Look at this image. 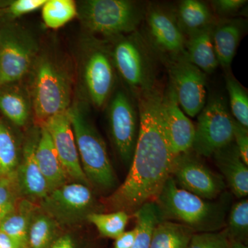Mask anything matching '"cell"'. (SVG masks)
I'll return each instance as SVG.
<instances>
[{
	"label": "cell",
	"mask_w": 248,
	"mask_h": 248,
	"mask_svg": "<svg viewBox=\"0 0 248 248\" xmlns=\"http://www.w3.org/2000/svg\"><path fill=\"white\" fill-rule=\"evenodd\" d=\"M226 88L229 94L230 104L234 120L248 128V97L247 92L234 77L227 76Z\"/></svg>",
	"instance_id": "obj_32"
},
{
	"label": "cell",
	"mask_w": 248,
	"mask_h": 248,
	"mask_svg": "<svg viewBox=\"0 0 248 248\" xmlns=\"http://www.w3.org/2000/svg\"><path fill=\"white\" fill-rule=\"evenodd\" d=\"M68 112L85 175L99 190H112L117 179L105 142L79 108H69Z\"/></svg>",
	"instance_id": "obj_3"
},
{
	"label": "cell",
	"mask_w": 248,
	"mask_h": 248,
	"mask_svg": "<svg viewBox=\"0 0 248 248\" xmlns=\"http://www.w3.org/2000/svg\"><path fill=\"white\" fill-rule=\"evenodd\" d=\"M234 143L244 162L248 166V130L234 120Z\"/></svg>",
	"instance_id": "obj_36"
},
{
	"label": "cell",
	"mask_w": 248,
	"mask_h": 248,
	"mask_svg": "<svg viewBox=\"0 0 248 248\" xmlns=\"http://www.w3.org/2000/svg\"><path fill=\"white\" fill-rule=\"evenodd\" d=\"M42 125L50 134L54 146L68 177L89 186L90 183L80 163L74 132L68 110L50 117Z\"/></svg>",
	"instance_id": "obj_13"
},
{
	"label": "cell",
	"mask_w": 248,
	"mask_h": 248,
	"mask_svg": "<svg viewBox=\"0 0 248 248\" xmlns=\"http://www.w3.org/2000/svg\"><path fill=\"white\" fill-rule=\"evenodd\" d=\"M218 201L203 200L178 187L170 176L154 202L163 221L179 223L194 233L215 232L224 229L230 197Z\"/></svg>",
	"instance_id": "obj_2"
},
{
	"label": "cell",
	"mask_w": 248,
	"mask_h": 248,
	"mask_svg": "<svg viewBox=\"0 0 248 248\" xmlns=\"http://www.w3.org/2000/svg\"><path fill=\"white\" fill-rule=\"evenodd\" d=\"M49 248H74V246L71 236L66 235L59 238Z\"/></svg>",
	"instance_id": "obj_39"
},
{
	"label": "cell",
	"mask_w": 248,
	"mask_h": 248,
	"mask_svg": "<svg viewBox=\"0 0 248 248\" xmlns=\"http://www.w3.org/2000/svg\"><path fill=\"white\" fill-rule=\"evenodd\" d=\"M29 103L18 90H0V111L13 123L23 126L29 116Z\"/></svg>",
	"instance_id": "obj_26"
},
{
	"label": "cell",
	"mask_w": 248,
	"mask_h": 248,
	"mask_svg": "<svg viewBox=\"0 0 248 248\" xmlns=\"http://www.w3.org/2000/svg\"><path fill=\"white\" fill-rule=\"evenodd\" d=\"M34 213L35 207L32 203L23 200L0 223V231L7 235L18 248H28V235Z\"/></svg>",
	"instance_id": "obj_22"
},
{
	"label": "cell",
	"mask_w": 248,
	"mask_h": 248,
	"mask_svg": "<svg viewBox=\"0 0 248 248\" xmlns=\"http://www.w3.org/2000/svg\"><path fill=\"white\" fill-rule=\"evenodd\" d=\"M42 7L44 22L51 29L63 27L78 14L76 3L72 0H49Z\"/></svg>",
	"instance_id": "obj_29"
},
{
	"label": "cell",
	"mask_w": 248,
	"mask_h": 248,
	"mask_svg": "<svg viewBox=\"0 0 248 248\" xmlns=\"http://www.w3.org/2000/svg\"><path fill=\"white\" fill-rule=\"evenodd\" d=\"M193 234L182 224L161 221L153 230L149 248H187Z\"/></svg>",
	"instance_id": "obj_23"
},
{
	"label": "cell",
	"mask_w": 248,
	"mask_h": 248,
	"mask_svg": "<svg viewBox=\"0 0 248 248\" xmlns=\"http://www.w3.org/2000/svg\"><path fill=\"white\" fill-rule=\"evenodd\" d=\"M46 210L62 221L87 216L94 201L89 186L79 182L65 184L50 191L42 201Z\"/></svg>",
	"instance_id": "obj_11"
},
{
	"label": "cell",
	"mask_w": 248,
	"mask_h": 248,
	"mask_svg": "<svg viewBox=\"0 0 248 248\" xmlns=\"http://www.w3.org/2000/svg\"><path fill=\"white\" fill-rule=\"evenodd\" d=\"M139 112L123 91L115 93L109 108L111 136L121 159L128 164L132 159L138 140Z\"/></svg>",
	"instance_id": "obj_10"
},
{
	"label": "cell",
	"mask_w": 248,
	"mask_h": 248,
	"mask_svg": "<svg viewBox=\"0 0 248 248\" xmlns=\"http://www.w3.org/2000/svg\"><path fill=\"white\" fill-rule=\"evenodd\" d=\"M162 118L166 138L174 156L191 151L195 137V125L179 108L171 87L163 95Z\"/></svg>",
	"instance_id": "obj_15"
},
{
	"label": "cell",
	"mask_w": 248,
	"mask_h": 248,
	"mask_svg": "<svg viewBox=\"0 0 248 248\" xmlns=\"http://www.w3.org/2000/svg\"><path fill=\"white\" fill-rule=\"evenodd\" d=\"M86 218L97 228L102 236L115 239L125 232L130 216L126 212L117 210L107 214L91 213Z\"/></svg>",
	"instance_id": "obj_27"
},
{
	"label": "cell",
	"mask_w": 248,
	"mask_h": 248,
	"mask_svg": "<svg viewBox=\"0 0 248 248\" xmlns=\"http://www.w3.org/2000/svg\"><path fill=\"white\" fill-rule=\"evenodd\" d=\"M179 27L189 34L212 24V14L206 4L197 0H184L178 9Z\"/></svg>",
	"instance_id": "obj_24"
},
{
	"label": "cell",
	"mask_w": 248,
	"mask_h": 248,
	"mask_svg": "<svg viewBox=\"0 0 248 248\" xmlns=\"http://www.w3.org/2000/svg\"><path fill=\"white\" fill-rule=\"evenodd\" d=\"M170 177L178 187L203 200L213 201L223 194L226 182L190 151L174 159Z\"/></svg>",
	"instance_id": "obj_7"
},
{
	"label": "cell",
	"mask_w": 248,
	"mask_h": 248,
	"mask_svg": "<svg viewBox=\"0 0 248 248\" xmlns=\"http://www.w3.org/2000/svg\"><path fill=\"white\" fill-rule=\"evenodd\" d=\"M16 174L0 177V223L14 211L19 192Z\"/></svg>",
	"instance_id": "obj_33"
},
{
	"label": "cell",
	"mask_w": 248,
	"mask_h": 248,
	"mask_svg": "<svg viewBox=\"0 0 248 248\" xmlns=\"http://www.w3.org/2000/svg\"><path fill=\"white\" fill-rule=\"evenodd\" d=\"M39 137H31L26 142L22 160L16 170L19 192L31 200L43 201L50 193L48 183L41 172L35 156Z\"/></svg>",
	"instance_id": "obj_16"
},
{
	"label": "cell",
	"mask_w": 248,
	"mask_h": 248,
	"mask_svg": "<svg viewBox=\"0 0 248 248\" xmlns=\"http://www.w3.org/2000/svg\"></svg>",
	"instance_id": "obj_42"
},
{
	"label": "cell",
	"mask_w": 248,
	"mask_h": 248,
	"mask_svg": "<svg viewBox=\"0 0 248 248\" xmlns=\"http://www.w3.org/2000/svg\"><path fill=\"white\" fill-rule=\"evenodd\" d=\"M35 156L50 191L66 184L69 177L59 157L51 137L44 125L41 128L36 146Z\"/></svg>",
	"instance_id": "obj_19"
},
{
	"label": "cell",
	"mask_w": 248,
	"mask_h": 248,
	"mask_svg": "<svg viewBox=\"0 0 248 248\" xmlns=\"http://www.w3.org/2000/svg\"><path fill=\"white\" fill-rule=\"evenodd\" d=\"M46 1V0H17L10 5L9 12L13 17H19L40 9Z\"/></svg>",
	"instance_id": "obj_35"
},
{
	"label": "cell",
	"mask_w": 248,
	"mask_h": 248,
	"mask_svg": "<svg viewBox=\"0 0 248 248\" xmlns=\"http://www.w3.org/2000/svg\"><path fill=\"white\" fill-rule=\"evenodd\" d=\"M147 31L152 45L172 60L186 54L183 31L172 15L159 8H151L146 15Z\"/></svg>",
	"instance_id": "obj_14"
},
{
	"label": "cell",
	"mask_w": 248,
	"mask_h": 248,
	"mask_svg": "<svg viewBox=\"0 0 248 248\" xmlns=\"http://www.w3.org/2000/svg\"><path fill=\"white\" fill-rule=\"evenodd\" d=\"M0 248H18L7 235L0 231Z\"/></svg>",
	"instance_id": "obj_40"
},
{
	"label": "cell",
	"mask_w": 248,
	"mask_h": 248,
	"mask_svg": "<svg viewBox=\"0 0 248 248\" xmlns=\"http://www.w3.org/2000/svg\"><path fill=\"white\" fill-rule=\"evenodd\" d=\"M137 231L136 227L132 231L124 232L123 234L115 239L114 248H133L135 239H136Z\"/></svg>",
	"instance_id": "obj_38"
},
{
	"label": "cell",
	"mask_w": 248,
	"mask_h": 248,
	"mask_svg": "<svg viewBox=\"0 0 248 248\" xmlns=\"http://www.w3.org/2000/svg\"><path fill=\"white\" fill-rule=\"evenodd\" d=\"M227 248H248L246 244L242 242H239V241H230V244L228 245Z\"/></svg>",
	"instance_id": "obj_41"
},
{
	"label": "cell",
	"mask_w": 248,
	"mask_h": 248,
	"mask_svg": "<svg viewBox=\"0 0 248 248\" xmlns=\"http://www.w3.org/2000/svg\"><path fill=\"white\" fill-rule=\"evenodd\" d=\"M162 99L154 88L140 94V125L130 170L108 200L115 211L134 214L143 204L154 202L170 176L176 156L164 131Z\"/></svg>",
	"instance_id": "obj_1"
},
{
	"label": "cell",
	"mask_w": 248,
	"mask_h": 248,
	"mask_svg": "<svg viewBox=\"0 0 248 248\" xmlns=\"http://www.w3.org/2000/svg\"><path fill=\"white\" fill-rule=\"evenodd\" d=\"M243 24L239 20H226L213 28V42L218 64L231 66L242 36Z\"/></svg>",
	"instance_id": "obj_21"
},
{
	"label": "cell",
	"mask_w": 248,
	"mask_h": 248,
	"mask_svg": "<svg viewBox=\"0 0 248 248\" xmlns=\"http://www.w3.org/2000/svg\"><path fill=\"white\" fill-rule=\"evenodd\" d=\"M226 230L230 241L244 243L248 236V200L241 199L231 207L226 223Z\"/></svg>",
	"instance_id": "obj_30"
},
{
	"label": "cell",
	"mask_w": 248,
	"mask_h": 248,
	"mask_svg": "<svg viewBox=\"0 0 248 248\" xmlns=\"http://www.w3.org/2000/svg\"><path fill=\"white\" fill-rule=\"evenodd\" d=\"M146 47L141 36L134 34L120 40L113 52L121 76L140 94L153 89V62Z\"/></svg>",
	"instance_id": "obj_8"
},
{
	"label": "cell",
	"mask_w": 248,
	"mask_h": 248,
	"mask_svg": "<svg viewBox=\"0 0 248 248\" xmlns=\"http://www.w3.org/2000/svg\"><path fill=\"white\" fill-rule=\"evenodd\" d=\"M33 42L10 31L0 36V86L18 81L27 71L35 53Z\"/></svg>",
	"instance_id": "obj_12"
},
{
	"label": "cell",
	"mask_w": 248,
	"mask_h": 248,
	"mask_svg": "<svg viewBox=\"0 0 248 248\" xmlns=\"http://www.w3.org/2000/svg\"><path fill=\"white\" fill-rule=\"evenodd\" d=\"M78 13L89 31L108 36L133 32L142 19L141 9L127 0H88Z\"/></svg>",
	"instance_id": "obj_4"
},
{
	"label": "cell",
	"mask_w": 248,
	"mask_h": 248,
	"mask_svg": "<svg viewBox=\"0 0 248 248\" xmlns=\"http://www.w3.org/2000/svg\"><path fill=\"white\" fill-rule=\"evenodd\" d=\"M247 3L248 1L245 0H217L213 1L214 8L221 15L234 14Z\"/></svg>",
	"instance_id": "obj_37"
},
{
	"label": "cell",
	"mask_w": 248,
	"mask_h": 248,
	"mask_svg": "<svg viewBox=\"0 0 248 248\" xmlns=\"http://www.w3.org/2000/svg\"><path fill=\"white\" fill-rule=\"evenodd\" d=\"M170 76L179 105L191 117L200 114L206 104V77L187 60L186 55L172 60Z\"/></svg>",
	"instance_id": "obj_9"
},
{
	"label": "cell",
	"mask_w": 248,
	"mask_h": 248,
	"mask_svg": "<svg viewBox=\"0 0 248 248\" xmlns=\"http://www.w3.org/2000/svg\"><path fill=\"white\" fill-rule=\"evenodd\" d=\"M19 166L17 144L7 125L0 120V177L14 175Z\"/></svg>",
	"instance_id": "obj_28"
},
{
	"label": "cell",
	"mask_w": 248,
	"mask_h": 248,
	"mask_svg": "<svg viewBox=\"0 0 248 248\" xmlns=\"http://www.w3.org/2000/svg\"><path fill=\"white\" fill-rule=\"evenodd\" d=\"M222 177L237 198L248 195V167L241 159L234 141L213 155Z\"/></svg>",
	"instance_id": "obj_18"
},
{
	"label": "cell",
	"mask_w": 248,
	"mask_h": 248,
	"mask_svg": "<svg viewBox=\"0 0 248 248\" xmlns=\"http://www.w3.org/2000/svg\"><path fill=\"white\" fill-rule=\"evenodd\" d=\"M71 101V84L68 78L50 62L39 65L34 85L35 115L42 124L50 117L66 112Z\"/></svg>",
	"instance_id": "obj_6"
},
{
	"label": "cell",
	"mask_w": 248,
	"mask_h": 248,
	"mask_svg": "<svg viewBox=\"0 0 248 248\" xmlns=\"http://www.w3.org/2000/svg\"><path fill=\"white\" fill-rule=\"evenodd\" d=\"M133 215L136 218L138 233L132 248H149L153 230L163 221L159 209L155 202H150L143 204Z\"/></svg>",
	"instance_id": "obj_25"
},
{
	"label": "cell",
	"mask_w": 248,
	"mask_h": 248,
	"mask_svg": "<svg viewBox=\"0 0 248 248\" xmlns=\"http://www.w3.org/2000/svg\"><path fill=\"white\" fill-rule=\"evenodd\" d=\"M85 82L94 105H104L112 89L114 73L107 54L95 50L90 55L85 66Z\"/></svg>",
	"instance_id": "obj_17"
},
{
	"label": "cell",
	"mask_w": 248,
	"mask_h": 248,
	"mask_svg": "<svg viewBox=\"0 0 248 248\" xmlns=\"http://www.w3.org/2000/svg\"><path fill=\"white\" fill-rule=\"evenodd\" d=\"M234 119L226 101L211 97L197 117L192 149L195 154L210 157L234 141Z\"/></svg>",
	"instance_id": "obj_5"
},
{
	"label": "cell",
	"mask_w": 248,
	"mask_h": 248,
	"mask_svg": "<svg viewBox=\"0 0 248 248\" xmlns=\"http://www.w3.org/2000/svg\"><path fill=\"white\" fill-rule=\"evenodd\" d=\"M55 228V223L48 215H34L28 235V248H49Z\"/></svg>",
	"instance_id": "obj_31"
},
{
	"label": "cell",
	"mask_w": 248,
	"mask_h": 248,
	"mask_svg": "<svg viewBox=\"0 0 248 248\" xmlns=\"http://www.w3.org/2000/svg\"><path fill=\"white\" fill-rule=\"evenodd\" d=\"M213 24L190 34L186 43L187 60L201 71L212 73L218 66L213 42Z\"/></svg>",
	"instance_id": "obj_20"
},
{
	"label": "cell",
	"mask_w": 248,
	"mask_h": 248,
	"mask_svg": "<svg viewBox=\"0 0 248 248\" xmlns=\"http://www.w3.org/2000/svg\"><path fill=\"white\" fill-rule=\"evenodd\" d=\"M229 244L224 228L215 232L195 233L187 248H227Z\"/></svg>",
	"instance_id": "obj_34"
}]
</instances>
